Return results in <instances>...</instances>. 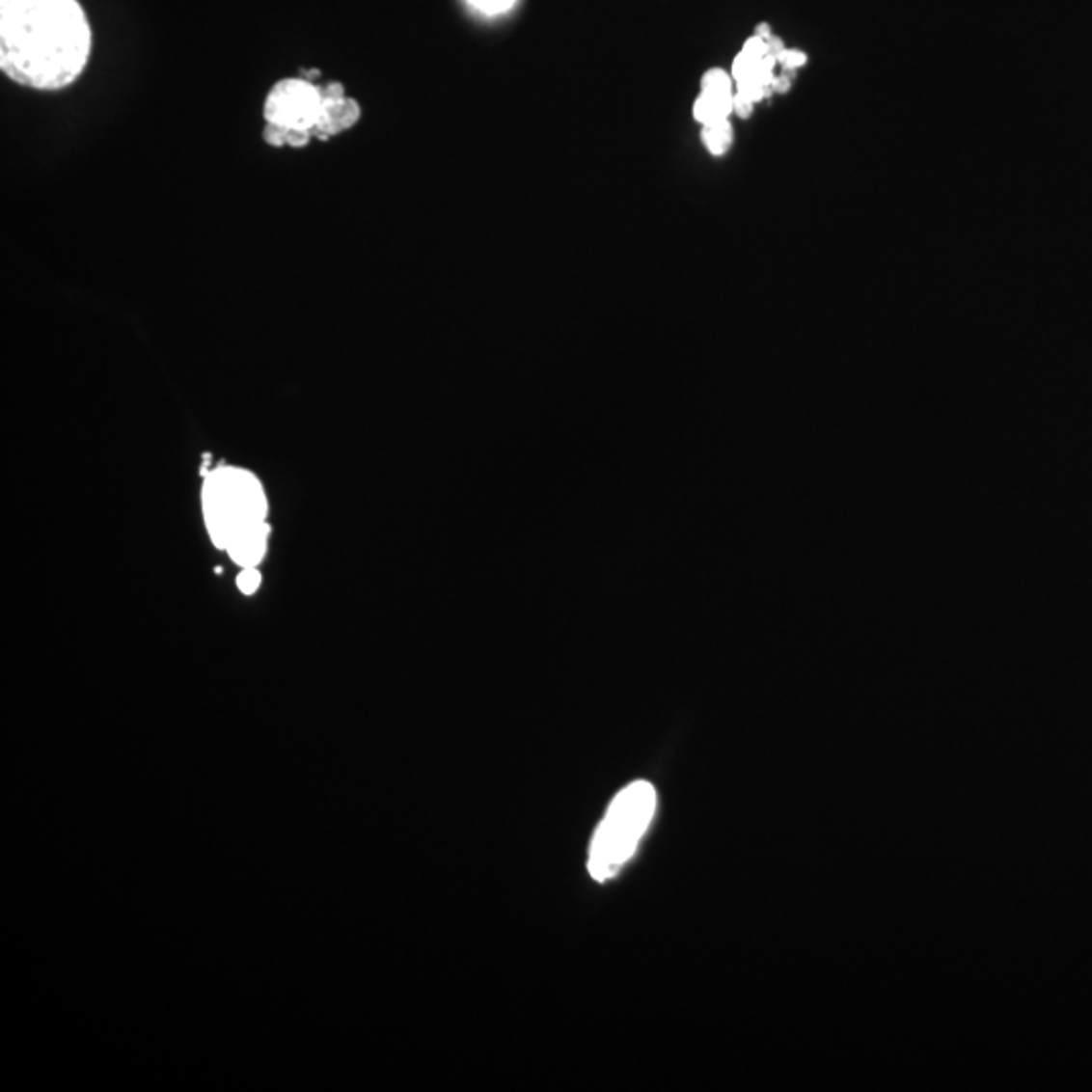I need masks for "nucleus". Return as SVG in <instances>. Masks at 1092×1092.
I'll list each match as a JSON object with an SVG mask.
<instances>
[{
    "mask_svg": "<svg viewBox=\"0 0 1092 1092\" xmlns=\"http://www.w3.org/2000/svg\"><path fill=\"white\" fill-rule=\"evenodd\" d=\"M90 55L92 27L79 0H0V69L18 86L68 88Z\"/></svg>",
    "mask_w": 1092,
    "mask_h": 1092,
    "instance_id": "1",
    "label": "nucleus"
},
{
    "mask_svg": "<svg viewBox=\"0 0 1092 1092\" xmlns=\"http://www.w3.org/2000/svg\"><path fill=\"white\" fill-rule=\"evenodd\" d=\"M265 140L273 146H306L348 130L361 116L359 103L344 96L341 83L326 88L310 79H282L265 99Z\"/></svg>",
    "mask_w": 1092,
    "mask_h": 1092,
    "instance_id": "2",
    "label": "nucleus"
},
{
    "mask_svg": "<svg viewBox=\"0 0 1092 1092\" xmlns=\"http://www.w3.org/2000/svg\"><path fill=\"white\" fill-rule=\"evenodd\" d=\"M656 804V789L647 781H634L615 795L591 839L589 872L595 880L614 878L634 856L652 824Z\"/></svg>",
    "mask_w": 1092,
    "mask_h": 1092,
    "instance_id": "3",
    "label": "nucleus"
},
{
    "mask_svg": "<svg viewBox=\"0 0 1092 1092\" xmlns=\"http://www.w3.org/2000/svg\"><path fill=\"white\" fill-rule=\"evenodd\" d=\"M732 94H719V92H702L695 106V116L704 125L714 123L719 120H726L728 112L732 110Z\"/></svg>",
    "mask_w": 1092,
    "mask_h": 1092,
    "instance_id": "4",
    "label": "nucleus"
},
{
    "mask_svg": "<svg viewBox=\"0 0 1092 1092\" xmlns=\"http://www.w3.org/2000/svg\"><path fill=\"white\" fill-rule=\"evenodd\" d=\"M702 136H704V144L708 146V150L712 154H723V152H726V149L730 146V140H732L730 123L726 120L708 123Z\"/></svg>",
    "mask_w": 1092,
    "mask_h": 1092,
    "instance_id": "5",
    "label": "nucleus"
},
{
    "mask_svg": "<svg viewBox=\"0 0 1092 1092\" xmlns=\"http://www.w3.org/2000/svg\"><path fill=\"white\" fill-rule=\"evenodd\" d=\"M702 90L704 92H719V94H730V79L724 71L721 69H712L702 77Z\"/></svg>",
    "mask_w": 1092,
    "mask_h": 1092,
    "instance_id": "6",
    "label": "nucleus"
},
{
    "mask_svg": "<svg viewBox=\"0 0 1092 1092\" xmlns=\"http://www.w3.org/2000/svg\"><path fill=\"white\" fill-rule=\"evenodd\" d=\"M261 575L256 566H245L243 573L237 577V587L245 595H254L259 589Z\"/></svg>",
    "mask_w": 1092,
    "mask_h": 1092,
    "instance_id": "7",
    "label": "nucleus"
},
{
    "mask_svg": "<svg viewBox=\"0 0 1092 1092\" xmlns=\"http://www.w3.org/2000/svg\"><path fill=\"white\" fill-rule=\"evenodd\" d=\"M466 3L472 5L474 9L481 11V13H486V14H498V13L508 11L516 3V0H466Z\"/></svg>",
    "mask_w": 1092,
    "mask_h": 1092,
    "instance_id": "8",
    "label": "nucleus"
},
{
    "mask_svg": "<svg viewBox=\"0 0 1092 1092\" xmlns=\"http://www.w3.org/2000/svg\"><path fill=\"white\" fill-rule=\"evenodd\" d=\"M777 59H779V61L783 63L785 69H795V68L804 66L807 57H805V53H802V51H783Z\"/></svg>",
    "mask_w": 1092,
    "mask_h": 1092,
    "instance_id": "9",
    "label": "nucleus"
},
{
    "mask_svg": "<svg viewBox=\"0 0 1092 1092\" xmlns=\"http://www.w3.org/2000/svg\"><path fill=\"white\" fill-rule=\"evenodd\" d=\"M732 110L737 112L741 118H749L751 112H752V101L737 94V96H734V99H732Z\"/></svg>",
    "mask_w": 1092,
    "mask_h": 1092,
    "instance_id": "10",
    "label": "nucleus"
},
{
    "mask_svg": "<svg viewBox=\"0 0 1092 1092\" xmlns=\"http://www.w3.org/2000/svg\"><path fill=\"white\" fill-rule=\"evenodd\" d=\"M771 88H773V90H777V92H787V90H789V77H787V75H783V77H777V79H773Z\"/></svg>",
    "mask_w": 1092,
    "mask_h": 1092,
    "instance_id": "11",
    "label": "nucleus"
},
{
    "mask_svg": "<svg viewBox=\"0 0 1092 1092\" xmlns=\"http://www.w3.org/2000/svg\"><path fill=\"white\" fill-rule=\"evenodd\" d=\"M757 37H761V39H765V41H767V39H771V29H769L767 25H759V29H757Z\"/></svg>",
    "mask_w": 1092,
    "mask_h": 1092,
    "instance_id": "12",
    "label": "nucleus"
}]
</instances>
